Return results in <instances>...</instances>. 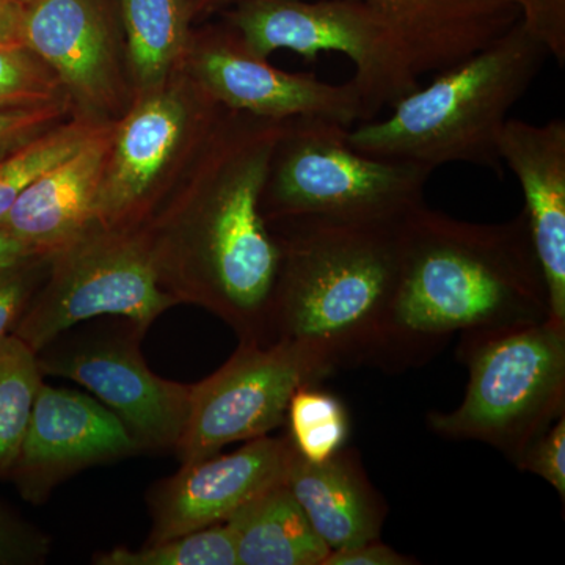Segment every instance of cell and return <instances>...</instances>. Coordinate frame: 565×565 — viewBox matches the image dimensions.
I'll use <instances>...</instances> for the list:
<instances>
[{
  "instance_id": "15",
  "label": "cell",
  "mask_w": 565,
  "mask_h": 565,
  "mask_svg": "<svg viewBox=\"0 0 565 565\" xmlns=\"http://www.w3.org/2000/svg\"><path fill=\"white\" fill-rule=\"evenodd\" d=\"M291 452L288 437L264 435L232 455L182 463L151 493L148 544L226 522L253 498L286 481Z\"/></svg>"
},
{
  "instance_id": "31",
  "label": "cell",
  "mask_w": 565,
  "mask_h": 565,
  "mask_svg": "<svg viewBox=\"0 0 565 565\" xmlns=\"http://www.w3.org/2000/svg\"><path fill=\"white\" fill-rule=\"evenodd\" d=\"M46 553L40 535L14 522L0 509V565L31 564Z\"/></svg>"
},
{
  "instance_id": "7",
  "label": "cell",
  "mask_w": 565,
  "mask_h": 565,
  "mask_svg": "<svg viewBox=\"0 0 565 565\" xmlns=\"http://www.w3.org/2000/svg\"><path fill=\"white\" fill-rule=\"evenodd\" d=\"M223 109L185 70L154 90L134 95L115 120L96 225L136 230L150 221L192 166Z\"/></svg>"
},
{
  "instance_id": "8",
  "label": "cell",
  "mask_w": 565,
  "mask_h": 565,
  "mask_svg": "<svg viewBox=\"0 0 565 565\" xmlns=\"http://www.w3.org/2000/svg\"><path fill=\"white\" fill-rule=\"evenodd\" d=\"M230 31L245 51L269 58L289 50L313 61L337 52L352 62V82L362 95L367 121L393 107L418 85V73L399 33L363 0H237Z\"/></svg>"
},
{
  "instance_id": "19",
  "label": "cell",
  "mask_w": 565,
  "mask_h": 565,
  "mask_svg": "<svg viewBox=\"0 0 565 565\" xmlns=\"http://www.w3.org/2000/svg\"><path fill=\"white\" fill-rule=\"evenodd\" d=\"M285 482L330 552L381 539L388 508L355 449L315 463L292 448Z\"/></svg>"
},
{
  "instance_id": "21",
  "label": "cell",
  "mask_w": 565,
  "mask_h": 565,
  "mask_svg": "<svg viewBox=\"0 0 565 565\" xmlns=\"http://www.w3.org/2000/svg\"><path fill=\"white\" fill-rule=\"evenodd\" d=\"M132 95L154 90L184 70L192 44L188 0H118Z\"/></svg>"
},
{
  "instance_id": "27",
  "label": "cell",
  "mask_w": 565,
  "mask_h": 565,
  "mask_svg": "<svg viewBox=\"0 0 565 565\" xmlns=\"http://www.w3.org/2000/svg\"><path fill=\"white\" fill-rule=\"evenodd\" d=\"M519 470L548 482L565 500V415L537 435L514 460Z\"/></svg>"
},
{
  "instance_id": "13",
  "label": "cell",
  "mask_w": 565,
  "mask_h": 565,
  "mask_svg": "<svg viewBox=\"0 0 565 565\" xmlns=\"http://www.w3.org/2000/svg\"><path fill=\"white\" fill-rule=\"evenodd\" d=\"M184 70L215 103L270 120L327 118L349 126L367 121L352 81L329 84L315 74L286 73L245 51L230 29L192 36Z\"/></svg>"
},
{
  "instance_id": "23",
  "label": "cell",
  "mask_w": 565,
  "mask_h": 565,
  "mask_svg": "<svg viewBox=\"0 0 565 565\" xmlns=\"http://www.w3.org/2000/svg\"><path fill=\"white\" fill-rule=\"evenodd\" d=\"M109 122L74 114L68 120L0 158V221L33 181L79 151Z\"/></svg>"
},
{
  "instance_id": "2",
  "label": "cell",
  "mask_w": 565,
  "mask_h": 565,
  "mask_svg": "<svg viewBox=\"0 0 565 565\" xmlns=\"http://www.w3.org/2000/svg\"><path fill=\"white\" fill-rule=\"evenodd\" d=\"M550 318L525 211L504 223H471L423 203L405 215L393 313L396 373L422 366L452 334Z\"/></svg>"
},
{
  "instance_id": "18",
  "label": "cell",
  "mask_w": 565,
  "mask_h": 565,
  "mask_svg": "<svg viewBox=\"0 0 565 565\" xmlns=\"http://www.w3.org/2000/svg\"><path fill=\"white\" fill-rule=\"evenodd\" d=\"M114 126L110 121L79 151L33 181L0 221V228L52 256L95 225Z\"/></svg>"
},
{
  "instance_id": "28",
  "label": "cell",
  "mask_w": 565,
  "mask_h": 565,
  "mask_svg": "<svg viewBox=\"0 0 565 565\" xmlns=\"http://www.w3.org/2000/svg\"><path fill=\"white\" fill-rule=\"evenodd\" d=\"M71 114H74V107L70 102L0 111V158L68 120Z\"/></svg>"
},
{
  "instance_id": "20",
  "label": "cell",
  "mask_w": 565,
  "mask_h": 565,
  "mask_svg": "<svg viewBox=\"0 0 565 565\" xmlns=\"http://www.w3.org/2000/svg\"><path fill=\"white\" fill-rule=\"evenodd\" d=\"M226 523L239 565H322L330 553L286 482L253 498Z\"/></svg>"
},
{
  "instance_id": "11",
  "label": "cell",
  "mask_w": 565,
  "mask_h": 565,
  "mask_svg": "<svg viewBox=\"0 0 565 565\" xmlns=\"http://www.w3.org/2000/svg\"><path fill=\"white\" fill-rule=\"evenodd\" d=\"M132 333L96 334L36 353L41 373L70 379L98 397L125 424L139 449H174L191 403L192 385L152 373Z\"/></svg>"
},
{
  "instance_id": "9",
  "label": "cell",
  "mask_w": 565,
  "mask_h": 565,
  "mask_svg": "<svg viewBox=\"0 0 565 565\" xmlns=\"http://www.w3.org/2000/svg\"><path fill=\"white\" fill-rule=\"evenodd\" d=\"M174 305L141 228L95 223L51 256L44 285L11 333L39 353L77 323L99 316H120L143 334Z\"/></svg>"
},
{
  "instance_id": "14",
  "label": "cell",
  "mask_w": 565,
  "mask_h": 565,
  "mask_svg": "<svg viewBox=\"0 0 565 565\" xmlns=\"http://www.w3.org/2000/svg\"><path fill=\"white\" fill-rule=\"evenodd\" d=\"M137 451L131 434L106 405L43 384L9 476L25 501L41 503L68 476Z\"/></svg>"
},
{
  "instance_id": "24",
  "label": "cell",
  "mask_w": 565,
  "mask_h": 565,
  "mask_svg": "<svg viewBox=\"0 0 565 565\" xmlns=\"http://www.w3.org/2000/svg\"><path fill=\"white\" fill-rule=\"evenodd\" d=\"M289 434L297 455L308 462H323L345 448L349 438L348 408L333 394L300 386L286 412Z\"/></svg>"
},
{
  "instance_id": "35",
  "label": "cell",
  "mask_w": 565,
  "mask_h": 565,
  "mask_svg": "<svg viewBox=\"0 0 565 565\" xmlns=\"http://www.w3.org/2000/svg\"><path fill=\"white\" fill-rule=\"evenodd\" d=\"M7 2L13 3V6L21 7V9H24V7L31 6L32 2H35V0H7Z\"/></svg>"
},
{
  "instance_id": "17",
  "label": "cell",
  "mask_w": 565,
  "mask_h": 565,
  "mask_svg": "<svg viewBox=\"0 0 565 565\" xmlns=\"http://www.w3.org/2000/svg\"><path fill=\"white\" fill-rule=\"evenodd\" d=\"M237 0H188L192 17ZM399 33L418 76L471 57L520 20L514 0H363Z\"/></svg>"
},
{
  "instance_id": "4",
  "label": "cell",
  "mask_w": 565,
  "mask_h": 565,
  "mask_svg": "<svg viewBox=\"0 0 565 565\" xmlns=\"http://www.w3.org/2000/svg\"><path fill=\"white\" fill-rule=\"evenodd\" d=\"M548 55L545 44L519 20L484 50L408 93L384 120L349 128V141L386 161L430 170L467 162L503 177L501 131Z\"/></svg>"
},
{
  "instance_id": "6",
  "label": "cell",
  "mask_w": 565,
  "mask_h": 565,
  "mask_svg": "<svg viewBox=\"0 0 565 565\" xmlns=\"http://www.w3.org/2000/svg\"><path fill=\"white\" fill-rule=\"evenodd\" d=\"M467 393L449 414H429L433 433L476 440L509 460L565 415V323L550 318L490 333H463Z\"/></svg>"
},
{
  "instance_id": "32",
  "label": "cell",
  "mask_w": 565,
  "mask_h": 565,
  "mask_svg": "<svg viewBox=\"0 0 565 565\" xmlns=\"http://www.w3.org/2000/svg\"><path fill=\"white\" fill-rule=\"evenodd\" d=\"M418 564L414 557L401 555L392 546L382 544L381 539L351 546V548L334 550L326 557L322 565H412Z\"/></svg>"
},
{
  "instance_id": "30",
  "label": "cell",
  "mask_w": 565,
  "mask_h": 565,
  "mask_svg": "<svg viewBox=\"0 0 565 565\" xmlns=\"http://www.w3.org/2000/svg\"><path fill=\"white\" fill-rule=\"evenodd\" d=\"M520 21L545 44L561 66L565 63V0H514Z\"/></svg>"
},
{
  "instance_id": "3",
  "label": "cell",
  "mask_w": 565,
  "mask_h": 565,
  "mask_svg": "<svg viewBox=\"0 0 565 565\" xmlns=\"http://www.w3.org/2000/svg\"><path fill=\"white\" fill-rule=\"evenodd\" d=\"M403 221L269 223L281 253L269 343L313 349L334 371L396 373L393 313Z\"/></svg>"
},
{
  "instance_id": "16",
  "label": "cell",
  "mask_w": 565,
  "mask_h": 565,
  "mask_svg": "<svg viewBox=\"0 0 565 565\" xmlns=\"http://www.w3.org/2000/svg\"><path fill=\"white\" fill-rule=\"evenodd\" d=\"M500 156L525 195L523 211L552 318L565 323V121L533 125L509 118Z\"/></svg>"
},
{
  "instance_id": "1",
  "label": "cell",
  "mask_w": 565,
  "mask_h": 565,
  "mask_svg": "<svg viewBox=\"0 0 565 565\" xmlns=\"http://www.w3.org/2000/svg\"><path fill=\"white\" fill-rule=\"evenodd\" d=\"M286 122L223 109L180 189L140 226L178 303L199 305L259 344H269L281 259L262 196Z\"/></svg>"
},
{
  "instance_id": "26",
  "label": "cell",
  "mask_w": 565,
  "mask_h": 565,
  "mask_svg": "<svg viewBox=\"0 0 565 565\" xmlns=\"http://www.w3.org/2000/svg\"><path fill=\"white\" fill-rule=\"evenodd\" d=\"M70 102L54 71L22 44H0V111Z\"/></svg>"
},
{
  "instance_id": "34",
  "label": "cell",
  "mask_w": 565,
  "mask_h": 565,
  "mask_svg": "<svg viewBox=\"0 0 565 565\" xmlns=\"http://www.w3.org/2000/svg\"><path fill=\"white\" fill-rule=\"evenodd\" d=\"M21 7L0 0V44H21Z\"/></svg>"
},
{
  "instance_id": "12",
  "label": "cell",
  "mask_w": 565,
  "mask_h": 565,
  "mask_svg": "<svg viewBox=\"0 0 565 565\" xmlns=\"http://www.w3.org/2000/svg\"><path fill=\"white\" fill-rule=\"evenodd\" d=\"M20 41L54 71L74 114L115 121L131 106L109 0H35L22 9Z\"/></svg>"
},
{
  "instance_id": "33",
  "label": "cell",
  "mask_w": 565,
  "mask_h": 565,
  "mask_svg": "<svg viewBox=\"0 0 565 565\" xmlns=\"http://www.w3.org/2000/svg\"><path fill=\"white\" fill-rule=\"evenodd\" d=\"M40 258H47V256L41 255L7 230L0 228V274Z\"/></svg>"
},
{
  "instance_id": "29",
  "label": "cell",
  "mask_w": 565,
  "mask_h": 565,
  "mask_svg": "<svg viewBox=\"0 0 565 565\" xmlns=\"http://www.w3.org/2000/svg\"><path fill=\"white\" fill-rule=\"evenodd\" d=\"M51 256L22 264L0 274V338L13 332L25 308L47 274Z\"/></svg>"
},
{
  "instance_id": "25",
  "label": "cell",
  "mask_w": 565,
  "mask_h": 565,
  "mask_svg": "<svg viewBox=\"0 0 565 565\" xmlns=\"http://www.w3.org/2000/svg\"><path fill=\"white\" fill-rule=\"evenodd\" d=\"M99 565H239L228 523H215L193 533L147 544L139 550L117 546L96 555Z\"/></svg>"
},
{
  "instance_id": "5",
  "label": "cell",
  "mask_w": 565,
  "mask_h": 565,
  "mask_svg": "<svg viewBox=\"0 0 565 565\" xmlns=\"http://www.w3.org/2000/svg\"><path fill=\"white\" fill-rule=\"evenodd\" d=\"M349 126L291 118L275 147L262 196L267 223L288 218L401 221L424 203L434 170L356 150Z\"/></svg>"
},
{
  "instance_id": "22",
  "label": "cell",
  "mask_w": 565,
  "mask_h": 565,
  "mask_svg": "<svg viewBox=\"0 0 565 565\" xmlns=\"http://www.w3.org/2000/svg\"><path fill=\"white\" fill-rule=\"evenodd\" d=\"M43 385L39 355L14 333L0 338V476H9Z\"/></svg>"
},
{
  "instance_id": "10",
  "label": "cell",
  "mask_w": 565,
  "mask_h": 565,
  "mask_svg": "<svg viewBox=\"0 0 565 565\" xmlns=\"http://www.w3.org/2000/svg\"><path fill=\"white\" fill-rule=\"evenodd\" d=\"M334 370L313 349L291 341H241L222 367L192 385L180 440L181 463L206 459L223 446L264 437L286 422L292 394Z\"/></svg>"
}]
</instances>
